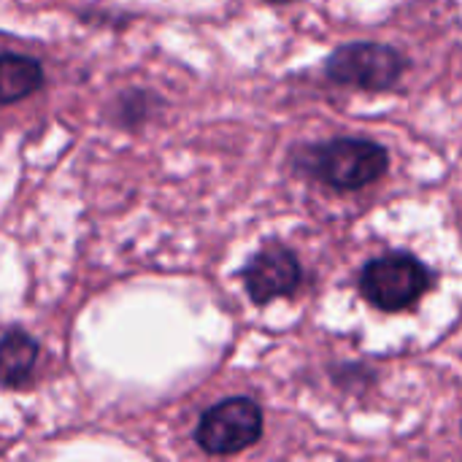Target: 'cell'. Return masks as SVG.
<instances>
[{
  "label": "cell",
  "mask_w": 462,
  "mask_h": 462,
  "mask_svg": "<svg viewBox=\"0 0 462 462\" xmlns=\"http://www.w3.org/2000/svg\"><path fill=\"white\" fill-rule=\"evenodd\" d=\"M38 360V341L22 330H11L0 338V384L19 387L30 379Z\"/></svg>",
  "instance_id": "cell-7"
},
{
  "label": "cell",
  "mask_w": 462,
  "mask_h": 462,
  "mask_svg": "<svg viewBox=\"0 0 462 462\" xmlns=\"http://www.w3.org/2000/svg\"><path fill=\"white\" fill-rule=\"evenodd\" d=\"M406 68V60L398 49L387 43H346L333 57L328 60L325 70L333 81L368 89V92H382L398 84L401 73Z\"/></svg>",
  "instance_id": "cell-3"
},
{
  "label": "cell",
  "mask_w": 462,
  "mask_h": 462,
  "mask_svg": "<svg viewBox=\"0 0 462 462\" xmlns=\"http://www.w3.org/2000/svg\"><path fill=\"white\" fill-rule=\"evenodd\" d=\"M300 276L303 271L295 252H290L282 244H265L244 271L246 292L257 306L292 295L300 284Z\"/></svg>",
  "instance_id": "cell-5"
},
{
  "label": "cell",
  "mask_w": 462,
  "mask_h": 462,
  "mask_svg": "<svg viewBox=\"0 0 462 462\" xmlns=\"http://www.w3.org/2000/svg\"><path fill=\"white\" fill-rule=\"evenodd\" d=\"M387 149L368 138H333L309 149L306 168L336 189H360L387 173Z\"/></svg>",
  "instance_id": "cell-1"
},
{
  "label": "cell",
  "mask_w": 462,
  "mask_h": 462,
  "mask_svg": "<svg viewBox=\"0 0 462 462\" xmlns=\"http://www.w3.org/2000/svg\"><path fill=\"white\" fill-rule=\"evenodd\" d=\"M263 436V411L252 398H227L211 406L195 430V441L208 455H236Z\"/></svg>",
  "instance_id": "cell-4"
},
{
  "label": "cell",
  "mask_w": 462,
  "mask_h": 462,
  "mask_svg": "<svg viewBox=\"0 0 462 462\" xmlns=\"http://www.w3.org/2000/svg\"><path fill=\"white\" fill-rule=\"evenodd\" d=\"M271 3H287V0H271Z\"/></svg>",
  "instance_id": "cell-8"
},
{
  "label": "cell",
  "mask_w": 462,
  "mask_h": 462,
  "mask_svg": "<svg viewBox=\"0 0 462 462\" xmlns=\"http://www.w3.org/2000/svg\"><path fill=\"white\" fill-rule=\"evenodd\" d=\"M430 287L428 268L411 254H387L371 260L360 276L365 300L382 311H403L414 306Z\"/></svg>",
  "instance_id": "cell-2"
},
{
  "label": "cell",
  "mask_w": 462,
  "mask_h": 462,
  "mask_svg": "<svg viewBox=\"0 0 462 462\" xmlns=\"http://www.w3.org/2000/svg\"><path fill=\"white\" fill-rule=\"evenodd\" d=\"M43 87V68L24 54H0V106L19 103Z\"/></svg>",
  "instance_id": "cell-6"
}]
</instances>
